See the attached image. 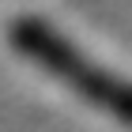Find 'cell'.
Here are the masks:
<instances>
[{
  "instance_id": "cell-1",
  "label": "cell",
  "mask_w": 132,
  "mask_h": 132,
  "mask_svg": "<svg viewBox=\"0 0 132 132\" xmlns=\"http://www.w3.org/2000/svg\"><path fill=\"white\" fill-rule=\"evenodd\" d=\"M11 45L30 64H38L45 76H53L68 91H76V98L102 110L117 125L132 128V79L106 72L79 45H72L57 27H49L45 19H34V15H23L11 23Z\"/></svg>"
}]
</instances>
